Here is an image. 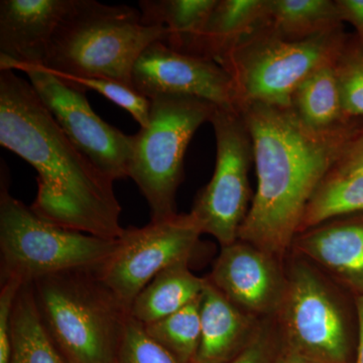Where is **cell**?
<instances>
[{"instance_id": "603a6c76", "label": "cell", "mask_w": 363, "mask_h": 363, "mask_svg": "<svg viewBox=\"0 0 363 363\" xmlns=\"http://www.w3.org/2000/svg\"><path fill=\"white\" fill-rule=\"evenodd\" d=\"M357 213H363V175L327 174L306 207L298 233L332 219Z\"/></svg>"}, {"instance_id": "83f0119b", "label": "cell", "mask_w": 363, "mask_h": 363, "mask_svg": "<svg viewBox=\"0 0 363 363\" xmlns=\"http://www.w3.org/2000/svg\"><path fill=\"white\" fill-rule=\"evenodd\" d=\"M23 281L18 279L1 281L0 289V363H9L11 357V326L14 302Z\"/></svg>"}, {"instance_id": "ac0fdd59", "label": "cell", "mask_w": 363, "mask_h": 363, "mask_svg": "<svg viewBox=\"0 0 363 363\" xmlns=\"http://www.w3.org/2000/svg\"><path fill=\"white\" fill-rule=\"evenodd\" d=\"M218 0H142L140 20L147 26H164V44L174 51L202 56V38ZM203 57V56H202Z\"/></svg>"}, {"instance_id": "1f68e13d", "label": "cell", "mask_w": 363, "mask_h": 363, "mask_svg": "<svg viewBox=\"0 0 363 363\" xmlns=\"http://www.w3.org/2000/svg\"><path fill=\"white\" fill-rule=\"evenodd\" d=\"M269 363H321L313 358L302 354L298 351L283 346L281 351L274 354Z\"/></svg>"}, {"instance_id": "ba28073f", "label": "cell", "mask_w": 363, "mask_h": 363, "mask_svg": "<svg viewBox=\"0 0 363 363\" xmlns=\"http://www.w3.org/2000/svg\"><path fill=\"white\" fill-rule=\"evenodd\" d=\"M276 318L284 346L321 363H350V325L335 292L304 257L291 262Z\"/></svg>"}, {"instance_id": "30bf717a", "label": "cell", "mask_w": 363, "mask_h": 363, "mask_svg": "<svg viewBox=\"0 0 363 363\" xmlns=\"http://www.w3.org/2000/svg\"><path fill=\"white\" fill-rule=\"evenodd\" d=\"M202 234L191 213L128 227L111 257L96 267L98 276L130 311L138 294L157 274L191 262Z\"/></svg>"}, {"instance_id": "5bb4252c", "label": "cell", "mask_w": 363, "mask_h": 363, "mask_svg": "<svg viewBox=\"0 0 363 363\" xmlns=\"http://www.w3.org/2000/svg\"><path fill=\"white\" fill-rule=\"evenodd\" d=\"M74 0H1L0 70L44 67L52 37Z\"/></svg>"}, {"instance_id": "8992f818", "label": "cell", "mask_w": 363, "mask_h": 363, "mask_svg": "<svg viewBox=\"0 0 363 363\" xmlns=\"http://www.w3.org/2000/svg\"><path fill=\"white\" fill-rule=\"evenodd\" d=\"M216 105L185 95L150 99L149 123L135 135L128 177L150 210V220L177 214L176 195L184 177L186 150L196 130L211 121Z\"/></svg>"}, {"instance_id": "cb8c5ba5", "label": "cell", "mask_w": 363, "mask_h": 363, "mask_svg": "<svg viewBox=\"0 0 363 363\" xmlns=\"http://www.w3.org/2000/svg\"><path fill=\"white\" fill-rule=\"evenodd\" d=\"M201 298L202 296L168 317L143 324L150 337L179 363H193L197 354L201 336Z\"/></svg>"}, {"instance_id": "4316f807", "label": "cell", "mask_w": 363, "mask_h": 363, "mask_svg": "<svg viewBox=\"0 0 363 363\" xmlns=\"http://www.w3.org/2000/svg\"><path fill=\"white\" fill-rule=\"evenodd\" d=\"M116 363H179L168 350L150 337L145 326L133 317L128 320Z\"/></svg>"}, {"instance_id": "7a4b0ae2", "label": "cell", "mask_w": 363, "mask_h": 363, "mask_svg": "<svg viewBox=\"0 0 363 363\" xmlns=\"http://www.w3.org/2000/svg\"><path fill=\"white\" fill-rule=\"evenodd\" d=\"M252 135L257 189L238 240L281 262L292 248L312 195L362 123L336 133L309 130L291 107L240 106Z\"/></svg>"}, {"instance_id": "2e32d148", "label": "cell", "mask_w": 363, "mask_h": 363, "mask_svg": "<svg viewBox=\"0 0 363 363\" xmlns=\"http://www.w3.org/2000/svg\"><path fill=\"white\" fill-rule=\"evenodd\" d=\"M262 322L229 302L208 279L201 298V336L193 363H230L252 342Z\"/></svg>"}, {"instance_id": "9c48e42d", "label": "cell", "mask_w": 363, "mask_h": 363, "mask_svg": "<svg viewBox=\"0 0 363 363\" xmlns=\"http://www.w3.org/2000/svg\"><path fill=\"white\" fill-rule=\"evenodd\" d=\"M210 123L216 140L214 173L198 193L190 213L202 233L213 236L223 247L238 240L250 211L253 145L240 109L217 107Z\"/></svg>"}, {"instance_id": "52a82bcc", "label": "cell", "mask_w": 363, "mask_h": 363, "mask_svg": "<svg viewBox=\"0 0 363 363\" xmlns=\"http://www.w3.org/2000/svg\"><path fill=\"white\" fill-rule=\"evenodd\" d=\"M347 35L342 28L309 40H288L267 26L219 64L233 78L238 108L253 102L291 107L294 91L318 69L336 61Z\"/></svg>"}, {"instance_id": "7c38bea8", "label": "cell", "mask_w": 363, "mask_h": 363, "mask_svg": "<svg viewBox=\"0 0 363 363\" xmlns=\"http://www.w3.org/2000/svg\"><path fill=\"white\" fill-rule=\"evenodd\" d=\"M133 88L145 97L185 95L220 108L238 109L233 78L214 60L174 51L155 42L140 55L131 75Z\"/></svg>"}, {"instance_id": "5b68a950", "label": "cell", "mask_w": 363, "mask_h": 363, "mask_svg": "<svg viewBox=\"0 0 363 363\" xmlns=\"http://www.w3.org/2000/svg\"><path fill=\"white\" fill-rule=\"evenodd\" d=\"M1 169V281L25 284L68 269H96L116 250L118 240L69 230L43 219L9 193L7 173Z\"/></svg>"}, {"instance_id": "4dcf8cb0", "label": "cell", "mask_w": 363, "mask_h": 363, "mask_svg": "<svg viewBox=\"0 0 363 363\" xmlns=\"http://www.w3.org/2000/svg\"><path fill=\"white\" fill-rule=\"evenodd\" d=\"M343 23L355 28L357 39L363 45V0H337Z\"/></svg>"}, {"instance_id": "277c9868", "label": "cell", "mask_w": 363, "mask_h": 363, "mask_svg": "<svg viewBox=\"0 0 363 363\" xmlns=\"http://www.w3.org/2000/svg\"><path fill=\"white\" fill-rule=\"evenodd\" d=\"M33 285L45 329L67 363H116L130 311L96 269L48 274Z\"/></svg>"}, {"instance_id": "9a60e30c", "label": "cell", "mask_w": 363, "mask_h": 363, "mask_svg": "<svg viewBox=\"0 0 363 363\" xmlns=\"http://www.w3.org/2000/svg\"><path fill=\"white\" fill-rule=\"evenodd\" d=\"M292 248L355 297L363 295V213L338 217L297 234Z\"/></svg>"}, {"instance_id": "e0dca14e", "label": "cell", "mask_w": 363, "mask_h": 363, "mask_svg": "<svg viewBox=\"0 0 363 363\" xmlns=\"http://www.w3.org/2000/svg\"><path fill=\"white\" fill-rule=\"evenodd\" d=\"M269 25V0H218L203 33L202 56L220 63L243 40Z\"/></svg>"}, {"instance_id": "f546056e", "label": "cell", "mask_w": 363, "mask_h": 363, "mask_svg": "<svg viewBox=\"0 0 363 363\" xmlns=\"http://www.w3.org/2000/svg\"><path fill=\"white\" fill-rule=\"evenodd\" d=\"M328 174L334 176L363 175V121Z\"/></svg>"}, {"instance_id": "44dd1931", "label": "cell", "mask_w": 363, "mask_h": 363, "mask_svg": "<svg viewBox=\"0 0 363 363\" xmlns=\"http://www.w3.org/2000/svg\"><path fill=\"white\" fill-rule=\"evenodd\" d=\"M9 363H67L45 329L33 281L21 286L14 302Z\"/></svg>"}, {"instance_id": "ffe728a7", "label": "cell", "mask_w": 363, "mask_h": 363, "mask_svg": "<svg viewBox=\"0 0 363 363\" xmlns=\"http://www.w3.org/2000/svg\"><path fill=\"white\" fill-rule=\"evenodd\" d=\"M208 284L190 269V262H181L164 269L138 294L130 308L136 321L149 324L180 311L201 297Z\"/></svg>"}, {"instance_id": "3957f363", "label": "cell", "mask_w": 363, "mask_h": 363, "mask_svg": "<svg viewBox=\"0 0 363 363\" xmlns=\"http://www.w3.org/2000/svg\"><path fill=\"white\" fill-rule=\"evenodd\" d=\"M164 26L143 25L138 9L74 0L52 37L44 68L59 77L106 78L133 86V67Z\"/></svg>"}, {"instance_id": "6da1fadb", "label": "cell", "mask_w": 363, "mask_h": 363, "mask_svg": "<svg viewBox=\"0 0 363 363\" xmlns=\"http://www.w3.org/2000/svg\"><path fill=\"white\" fill-rule=\"evenodd\" d=\"M0 145L37 171L30 208L43 219L107 240L123 235L113 181L75 147L32 84L13 70L0 71Z\"/></svg>"}, {"instance_id": "484cf974", "label": "cell", "mask_w": 363, "mask_h": 363, "mask_svg": "<svg viewBox=\"0 0 363 363\" xmlns=\"http://www.w3.org/2000/svg\"><path fill=\"white\" fill-rule=\"evenodd\" d=\"M59 77V76H58ZM74 89L86 93L92 90L111 100L135 119L140 128L149 123L150 99L138 92L133 86L106 78L59 77Z\"/></svg>"}, {"instance_id": "d6986e66", "label": "cell", "mask_w": 363, "mask_h": 363, "mask_svg": "<svg viewBox=\"0 0 363 363\" xmlns=\"http://www.w3.org/2000/svg\"><path fill=\"white\" fill-rule=\"evenodd\" d=\"M334 64L322 67L306 78L291 99V108L301 123L319 133H336L357 121L344 111Z\"/></svg>"}, {"instance_id": "7402d4cb", "label": "cell", "mask_w": 363, "mask_h": 363, "mask_svg": "<svg viewBox=\"0 0 363 363\" xmlns=\"http://www.w3.org/2000/svg\"><path fill=\"white\" fill-rule=\"evenodd\" d=\"M269 28L288 40H305L343 28L337 0H269Z\"/></svg>"}, {"instance_id": "4fadbf2b", "label": "cell", "mask_w": 363, "mask_h": 363, "mask_svg": "<svg viewBox=\"0 0 363 363\" xmlns=\"http://www.w3.org/2000/svg\"><path fill=\"white\" fill-rule=\"evenodd\" d=\"M281 264L264 250L238 240L221 247L207 278L238 309L269 319L276 316L286 291V274Z\"/></svg>"}, {"instance_id": "f1b7e54d", "label": "cell", "mask_w": 363, "mask_h": 363, "mask_svg": "<svg viewBox=\"0 0 363 363\" xmlns=\"http://www.w3.org/2000/svg\"><path fill=\"white\" fill-rule=\"evenodd\" d=\"M271 318L262 320L259 331L238 357L230 363H269L274 357V330Z\"/></svg>"}, {"instance_id": "d6a6232c", "label": "cell", "mask_w": 363, "mask_h": 363, "mask_svg": "<svg viewBox=\"0 0 363 363\" xmlns=\"http://www.w3.org/2000/svg\"><path fill=\"white\" fill-rule=\"evenodd\" d=\"M357 316V344L355 358L352 363H363V295L355 297Z\"/></svg>"}, {"instance_id": "d4e9b609", "label": "cell", "mask_w": 363, "mask_h": 363, "mask_svg": "<svg viewBox=\"0 0 363 363\" xmlns=\"http://www.w3.org/2000/svg\"><path fill=\"white\" fill-rule=\"evenodd\" d=\"M334 68L346 116L363 121V45L355 33H348Z\"/></svg>"}, {"instance_id": "8fae6325", "label": "cell", "mask_w": 363, "mask_h": 363, "mask_svg": "<svg viewBox=\"0 0 363 363\" xmlns=\"http://www.w3.org/2000/svg\"><path fill=\"white\" fill-rule=\"evenodd\" d=\"M6 70H20L28 76L62 130L102 174L113 182L128 178L135 135L105 123L91 108L85 93L67 85L44 67L13 65Z\"/></svg>"}]
</instances>
